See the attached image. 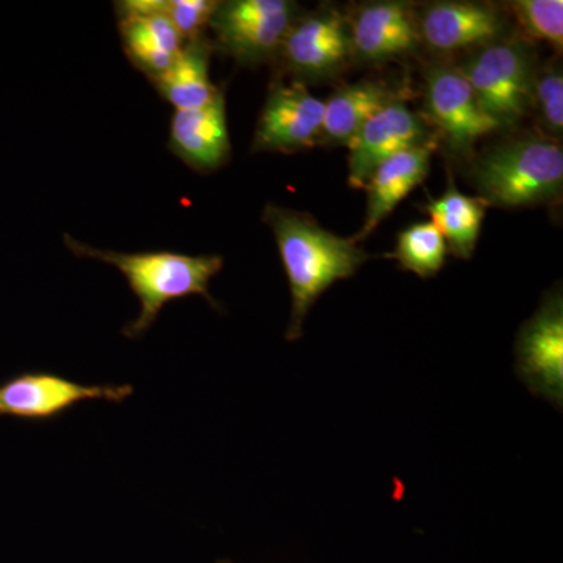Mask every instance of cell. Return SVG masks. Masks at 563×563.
Masks as SVG:
<instances>
[{
    "label": "cell",
    "mask_w": 563,
    "mask_h": 563,
    "mask_svg": "<svg viewBox=\"0 0 563 563\" xmlns=\"http://www.w3.org/2000/svg\"><path fill=\"white\" fill-rule=\"evenodd\" d=\"M263 221L272 228L291 291L287 340L302 335L303 320L314 301L336 280L361 268L366 254L352 240L325 231L298 211L266 206Z\"/></svg>",
    "instance_id": "6da1fadb"
},
{
    "label": "cell",
    "mask_w": 563,
    "mask_h": 563,
    "mask_svg": "<svg viewBox=\"0 0 563 563\" xmlns=\"http://www.w3.org/2000/svg\"><path fill=\"white\" fill-rule=\"evenodd\" d=\"M68 250L77 257L117 266L140 301V313L125 325L124 335L139 339L157 321L163 307L176 299L202 296L217 306L210 296V280L221 272L220 255H187L172 251L117 252L91 247L65 235Z\"/></svg>",
    "instance_id": "7a4b0ae2"
},
{
    "label": "cell",
    "mask_w": 563,
    "mask_h": 563,
    "mask_svg": "<svg viewBox=\"0 0 563 563\" xmlns=\"http://www.w3.org/2000/svg\"><path fill=\"white\" fill-rule=\"evenodd\" d=\"M473 177L488 206L529 207L553 201L563 185L561 144L550 139L503 144L477 161Z\"/></svg>",
    "instance_id": "3957f363"
},
{
    "label": "cell",
    "mask_w": 563,
    "mask_h": 563,
    "mask_svg": "<svg viewBox=\"0 0 563 563\" xmlns=\"http://www.w3.org/2000/svg\"><path fill=\"white\" fill-rule=\"evenodd\" d=\"M487 117L499 128L520 121L532 103L531 60L520 43L484 46L462 69Z\"/></svg>",
    "instance_id": "277c9868"
},
{
    "label": "cell",
    "mask_w": 563,
    "mask_h": 563,
    "mask_svg": "<svg viewBox=\"0 0 563 563\" xmlns=\"http://www.w3.org/2000/svg\"><path fill=\"white\" fill-rule=\"evenodd\" d=\"M295 14L288 0H231L220 2L209 27L222 51L242 65H257L279 54Z\"/></svg>",
    "instance_id": "5b68a950"
},
{
    "label": "cell",
    "mask_w": 563,
    "mask_h": 563,
    "mask_svg": "<svg viewBox=\"0 0 563 563\" xmlns=\"http://www.w3.org/2000/svg\"><path fill=\"white\" fill-rule=\"evenodd\" d=\"M132 385H87L52 373H27L0 385V415L51 420L85 401L122 402Z\"/></svg>",
    "instance_id": "8992f818"
},
{
    "label": "cell",
    "mask_w": 563,
    "mask_h": 563,
    "mask_svg": "<svg viewBox=\"0 0 563 563\" xmlns=\"http://www.w3.org/2000/svg\"><path fill=\"white\" fill-rule=\"evenodd\" d=\"M517 373L533 395L558 409L563 401V306L551 295L521 329L517 342Z\"/></svg>",
    "instance_id": "52a82bcc"
},
{
    "label": "cell",
    "mask_w": 563,
    "mask_h": 563,
    "mask_svg": "<svg viewBox=\"0 0 563 563\" xmlns=\"http://www.w3.org/2000/svg\"><path fill=\"white\" fill-rule=\"evenodd\" d=\"M324 102L299 81L277 84L269 91L255 128L252 151L296 152L321 136Z\"/></svg>",
    "instance_id": "ba28073f"
},
{
    "label": "cell",
    "mask_w": 563,
    "mask_h": 563,
    "mask_svg": "<svg viewBox=\"0 0 563 563\" xmlns=\"http://www.w3.org/2000/svg\"><path fill=\"white\" fill-rule=\"evenodd\" d=\"M426 110L455 151H470L499 124L485 114L462 69L440 66L426 79Z\"/></svg>",
    "instance_id": "9c48e42d"
},
{
    "label": "cell",
    "mask_w": 563,
    "mask_h": 563,
    "mask_svg": "<svg viewBox=\"0 0 563 563\" xmlns=\"http://www.w3.org/2000/svg\"><path fill=\"white\" fill-rule=\"evenodd\" d=\"M163 7L165 0H125L117 3L125 55L151 81L173 65L185 44Z\"/></svg>",
    "instance_id": "30bf717a"
},
{
    "label": "cell",
    "mask_w": 563,
    "mask_h": 563,
    "mask_svg": "<svg viewBox=\"0 0 563 563\" xmlns=\"http://www.w3.org/2000/svg\"><path fill=\"white\" fill-rule=\"evenodd\" d=\"M424 143V122L406 103L393 99L365 122L347 146L351 187L365 188L380 163Z\"/></svg>",
    "instance_id": "8fae6325"
},
{
    "label": "cell",
    "mask_w": 563,
    "mask_h": 563,
    "mask_svg": "<svg viewBox=\"0 0 563 563\" xmlns=\"http://www.w3.org/2000/svg\"><path fill=\"white\" fill-rule=\"evenodd\" d=\"M351 51V29L339 14L329 11L295 20L279 54L292 73L318 77L343 66Z\"/></svg>",
    "instance_id": "7c38bea8"
},
{
    "label": "cell",
    "mask_w": 563,
    "mask_h": 563,
    "mask_svg": "<svg viewBox=\"0 0 563 563\" xmlns=\"http://www.w3.org/2000/svg\"><path fill=\"white\" fill-rule=\"evenodd\" d=\"M169 151L199 173L217 172L231 157L224 92L207 106L174 111Z\"/></svg>",
    "instance_id": "4fadbf2b"
},
{
    "label": "cell",
    "mask_w": 563,
    "mask_h": 563,
    "mask_svg": "<svg viewBox=\"0 0 563 563\" xmlns=\"http://www.w3.org/2000/svg\"><path fill=\"white\" fill-rule=\"evenodd\" d=\"M433 144L435 143L428 141L420 146L399 152L374 169L368 184L365 185L368 191L365 222L361 232L352 236V242L357 244L372 235L374 229L399 206V202L422 184L431 165L435 147Z\"/></svg>",
    "instance_id": "5bb4252c"
},
{
    "label": "cell",
    "mask_w": 563,
    "mask_h": 563,
    "mask_svg": "<svg viewBox=\"0 0 563 563\" xmlns=\"http://www.w3.org/2000/svg\"><path fill=\"white\" fill-rule=\"evenodd\" d=\"M503 18L485 3L442 2L426 10L421 35L432 49L454 52L488 46L501 36Z\"/></svg>",
    "instance_id": "9a60e30c"
},
{
    "label": "cell",
    "mask_w": 563,
    "mask_h": 563,
    "mask_svg": "<svg viewBox=\"0 0 563 563\" xmlns=\"http://www.w3.org/2000/svg\"><path fill=\"white\" fill-rule=\"evenodd\" d=\"M420 29L409 7L380 2L358 11L351 29L352 49L366 62H385L417 46Z\"/></svg>",
    "instance_id": "2e32d148"
},
{
    "label": "cell",
    "mask_w": 563,
    "mask_h": 563,
    "mask_svg": "<svg viewBox=\"0 0 563 563\" xmlns=\"http://www.w3.org/2000/svg\"><path fill=\"white\" fill-rule=\"evenodd\" d=\"M211 51L213 46L206 35L187 41L173 65L152 81L158 95L176 111L199 109L220 92L210 80Z\"/></svg>",
    "instance_id": "e0dca14e"
},
{
    "label": "cell",
    "mask_w": 563,
    "mask_h": 563,
    "mask_svg": "<svg viewBox=\"0 0 563 563\" xmlns=\"http://www.w3.org/2000/svg\"><path fill=\"white\" fill-rule=\"evenodd\" d=\"M391 101V92L380 81L344 85L324 102L322 139L339 146H350L365 122Z\"/></svg>",
    "instance_id": "ac0fdd59"
},
{
    "label": "cell",
    "mask_w": 563,
    "mask_h": 563,
    "mask_svg": "<svg viewBox=\"0 0 563 563\" xmlns=\"http://www.w3.org/2000/svg\"><path fill=\"white\" fill-rule=\"evenodd\" d=\"M488 203L483 198L463 195L450 184L440 198L426 206L431 222L442 233L448 250L461 258H472Z\"/></svg>",
    "instance_id": "d6986e66"
},
{
    "label": "cell",
    "mask_w": 563,
    "mask_h": 563,
    "mask_svg": "<svg viewBox=\"0 0 563 563\" xmlns=\"http://www.w3.org/2000/svg\"><path fill=\"white\" fill-rule=\"evenodd\" d=\"M448 244L433 222H418L399 233L395 258L421 277L435 276L446 262Z\"/></svg>",
    "instance_id": "ffe728a7"
},
{
    "label": "cell",
    "mask_w": 563,
    "mask_h": 563,
    "mask_svg": "<svg viewBox=\"0 0 563 563\" xmlns=\"http://www.w3.org/2000/svg\"><path fill=\"white\" fill-rule=\"evenodd\" d=\"M515 20L529 38L563 47L562 0H515L509 3Z\"/></svg>",
    "instance_id": "44dd1931"
},
{
    "label": "cell",
    "mask_w": 563,
    "mask_h": 563,
    "mask_svg": "<svg viewBox=\"0 0 563 563\" xmlns=\"http://www.w3.org/2000/svg\"><path fill=\"white\" fill-rule=\"evenodd\" d=\"M532 102L537 103L547 131L561 135L563 131V77L553 66L533 77Z\"/></svg>",
    "instance_id": "7402d4cb"
},
{
    "label": "cell",
    "mask_w": 563,
    "mask_h": 563,
    "mask_svg": "<svg viewBox=\"0 0 563 563\" xmlns=\"http://www.w3.org/2000/svg\"><path fill=\"white\" fill-rule=\"evenodd\" d=\"M218 5L214 0H165L163 10L187 43L203 35Z\"/></svg>",
    "instance_id": "603a6c76"
},
{
    "label": "cell",
    "mask_w": 563,
    "mask_h": 563,
    "mask_svg": "<svg viewBox=\"0 0 563 563\" xmlns=\"http://www.w3.org/2000/svg\"><path fill=\"white\" fill-rule=\"evenodd\" d=\"M220 563H231V562H220Z\"/></svg>",
    "instance_id": "cb8c5ba5"
}]
</instances>
